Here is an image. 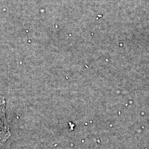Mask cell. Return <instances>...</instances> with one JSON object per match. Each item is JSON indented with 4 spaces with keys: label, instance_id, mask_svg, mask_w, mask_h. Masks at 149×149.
<instances>
[{
    "label": "cell",
    "instance_id": "6da1fadb",
    "mask_svg": "<svg viewBox=\"0 0 149 149\" xmlns=\"http://www.w3.org/2000/svg\"><path fill=\"white\" fill-rule=\"evenodd\" d=\"M11 136L9 125L5 116V101L0 96V148Z\"/></svg>",
    "mask_w": 149,
    "mask_h": 149
}]
</instances>
